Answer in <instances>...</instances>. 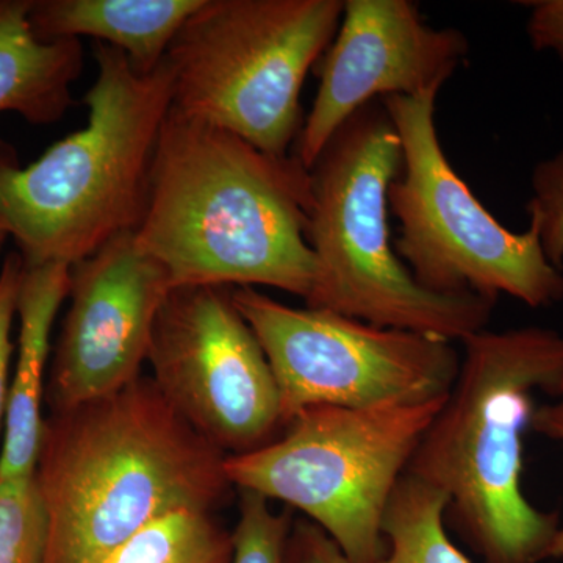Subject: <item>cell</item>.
<instances>
[{
    "label": "cell",
    "mask_w": 563,
    "mask_h": 563,
    "mask_svg": "<svg viewBox=\"0 0 563 563\" xmlns=\"http://www.w3.org/2000/svg\"><path fill=\"white\" fill-rule=\"evenodd\" d=\"M448 396L366 409L309 407L272 443L228 455L225 474L239 490L301 510L351 563H380L393 493Z\"/></svg>",
    "instance_id": "7"
},
{
    "label": "cell",
    "mask_w": 563,
    "mask_h": 563,
    "mask_svg": "<svg viewBox=\"0 0 563 563\" xmlns=\"http://www.w3.org/2000/svg\"><path fill=\"white\" fill-rule=\"evenodd\" d=\"M203 0H33L31 22L41 40L91 36L128 55L140 74L165 62L181 25Z\"/></svg>",
    "instance_id": "14"
},
{
    "label": "cell",
    "mask_w": 563,
    "mask_h": 563,
    "mask_svg": "<svg viewBox=\"0 0 563 563\" xmlns=\"http://www.w3.org/2000/svg\"><path fill=\"white\" fill-rule=\"evenodd\" d=\"M24 269L25 263L20 252H11L0 266V439H3L10 395V363L13 355L11 328L18 314V299H20ZM0 446H2V440H0Z\"/></svg>",
    "instance_id": "21"
},
{
    "label": "cell",
    "mask_w": 563,
    "mask_h": 563,
    "mask_svg": "<svg viewBox=\"0 0 563 563\" xmlns=\"http://www.w3.org/2000/svg\"><path fill=\"white\" fill-rule=\"evenodd\" d=\"M439 92L380 99L402 146L388 191L399 221L396 254L440 295H507L532 309L563 301V272L548 261L537 229L504 228L448 161L435 125Z\"/></svg>",
    "instance_id": "8"
},
{
    "label": "cell",
    "mask_w": 563,
    "mask_h": 563,
    "mask_svg": "<svg viewBox=\"0 0 563 563\" xmlns=\"http://www.w3.org/2000/svg\"><path fill=\"white\" fill-rule=\"evenodd\" d=\"M9 239V233L5 232V229L0 225V250H2L3 243Z\"/></svg>",
    "instance_id": "25"
},
{
    "label": "cell",
    "mask_w": 563,
    "mask_h": 563,
    "mask_svg": "<svg viewBox=\"0 0 563 563\" xmlns=\"http://www.w3.org/2000/svg\"><path fill=\"white\" fill-rule=\"evenodd\" d=\"M232 299L272 365L284 426L309 407L446 398L457 379L461 357L448 340L295 309L252 287L233 288Z\"/></svg>",
    "instance_id": "9"
},
{
    "label": "cell",
    "mask_w": 563,
    "mask_h": 563,
    "mask_svg": "<svg viewBox=\"0 0 563 563\" xmlns=\"http://www.w3.org/2000/svg\"><path fill=\"white\" fill-rule=\"evenodd\" d=\"M343 0H203L166 54L172 113L287 157L302 131L307 73L329 49Z\"/></svg>",
    "instance_id": "6"
},
{
    "label": "cell",
    "mask_w": 563,
    "mask_h": 563,
    "mask_svg": "<svg viewBox=\"0 0 563 563\" xmlns=\"http://www.w3.org/2000/svg\"><path fill=\"white\" fill-rule=\"evenodd\" d=\"M287 563H351L329 533L313 521L301 518L292 523Z\"/></svg>",
    "instance_id": "22"
},
{
    "label": "cell",
    "mask_w": 563,
    "mask_h": 563,
    "mask_svg": "<svg viewBox=\"0 0 563 563\" xmlns=\"http://www.w3.org/2000/svg\"><path fill=\"white\" fill-rule=\"evenodd\" d=\"M172 290L168 273L140 250L135 232L70 266L69 307L47 387L52 413L101 401L140 379Z\"/></svg>",
    "instance_id": "11"
},
{
    "label": "cell",
    "mask_w": 563,
    "mask_h": 563,
    "mask_svg": "<svg viewBox=\"0 0 563 563\" xmlns=\"http://www.w3.org/2000/svg\"><path fill=\"white\" fill-rule=\"evenodd\" d=\"M468 51L465 33L431 27L410 0H344L295 157L312 168L333 133L368 103L442 90Z\"/></svg>",
    "instance_id": "12"
},
{
    "label": "cell",
    "mask_w": 563,
    "mask_h": 563,
    "mask_svg": "<svg viewBox=\"0 0 563 563\" xmlns=\"http://www.w3.org/2000/svg\"><path fill=\"white\" fill-rule=\"evenodd\" d=\"M47 518L35 476L0 483V563H44Z\"/></svg>",
    "instance_id": "18"
},
{
    "label": "cell",
    "mask_w": 563,
    "mask_h": 563,
    "mask_svg": "<svg viewBox=\"0 0 563 563\" xmlns=\"http://www.w3.org/2000/svg\"><path fill=\"white\" fill-rule=\"evenodd\" d=\"M232 290L173 288L147 355L166 401L225 455L258 450L285 428L272 365Z\"/></svg>",
    "instance_id": "10"
},
{
    "label": "cell",
    "mask_w": 563,
    "mask_h": 563,
    "mask_svg": "<svg viewBox=\"0 0 563 563\" xmlns=\"http://www.w3.org/2000/svg\"><path fill=\"white\" fill-rule=\"evenodd\" d=\"M225 457L152 377L52 413L35 470L47 518L44 563H102L162 515L218 509L232 488Z\"/></svg>",
    "instance_id": "2"
},
{
    "label": "cell",
    "mask_w": 563,
    "mask_h": 563,
    "mask_svg": "<svg viewBox=\"0 0 563 563\" xmlns=\"http://www.w3.org/2000/svg\"><path fill=\"white\" fill-rule=\"evenodd\" d=\"M526 210L548 261L563 272V150L536 166Z\"/></svg>",
    "instance_id": "20"
},
{
    "label": "cell",
    "mask_w": 563,
    "mask_h": 563,
    "mask_svg": "<svg viewBox=\"0 0 563 563\" xmlns=\"http://www.w3.org/2000/svg\"><path fill=\"white\" fill-rule=\"evenodd\" d=\"M310 172L169 111L152 161L136 244L180 287L265 285L306 301L317 261L309 240Z\"/></svg>",
    "instance_id": "1"
},
{
    "label": "cell",
    "mask_w": 563,
    "mask_h": 563,
    "mask_svg": "<svg viewBox=\"0 0 563 563\" xmlns=\"http://www.w3.org/2000/svg\"><path fill=\"white\" fill-rule=\"evenodd\" d=\"M70 266L25 265L18 317L20 342L11 373L9 406L0 446V483L31 479L38 463L46 395V366L55 318L69 292Z\"/></svg>",
    "instance_id": "13"
},
{
    "label": "cell",
    "mask_w": 563,
    "mask_h": 563,
    "mask_svg": "<svg viewBox=\"0 0 563 563\" xmlns=\"http://www.w3.org/2000/svg\"><path fill=\"white\" fill-rule=\"evenodd\" d=\"M32 3L0 0V113L47 125L73 106L70 85L84 69V47L80 40H41L32 27Z\"/></svg>",
    "instance_id": "15"
},
{
    "label": "cell",
    "mask_w": 563,
    "mask_h": 563,
    "mask_svg": "<svg viewBox=\"0 0 563 563\" xmlns=\"http://www.w3.org/2000/svg\"><path fill=\"white\" fill-rule=\"evenodd\" d=\"M446 509L442 492L404 474L385 512L380 563H472L448 536Z\"/></svg>",
    "instance_id": "16"
},
{
    "label": "cell",
    "mask_w": 563,
    "mask_h": 563,
    "mask_svg": "<svg viewBox=\"0 0 563 563\" xmlns=\"http://www.w3.org/2000/svg\"><path fill=\"white\" fill-rule=\"evenodd\" d=\"M462 343L453 390L406 473L446 496V523L483 563H542L562 525L521 488L523 435L536 396H563V335L484 329Z\"/></svg>",
    "instance_id": "3"
},
{
    "label": "cell",
    "mask_w": 563,
    "mask_h": 563,
    "mask_svg": "<svg viewBox=\"0 0 563 563\" xmlns=\"http://www.w3.org/2000/svg\"><path fill=\"white\" fill-rule=\"evenodd\" d=\"M95 60L84 129L29 166L0 141V225L25 265L73 266L143 221L155 147L172 111V70L165 58L154 73H136L124 52L103 43Z\"/></svg>",
    "instance_id": "4"
},
{
    "label": "cell",
    "mask_w": 563,
    "mask_h": 563,
    "mask_svg": "<svg viewBox=\"0 0 563 563\" xmlns=\"http://www.w3.org/2000/svg\"><path fill=\"white\" fill-rule=\"evenodd\" d=\"M402 169V146L383 102L344 122L310 172L307 240L317 261L306 306L463 342L484 331L496 301L422 288L391 243L388 191Z\"/></svg>",
    "instance_id": "5"
},
{
    "label": "cell",
    "mask_w": 563,
    "mask_h": 563,
    "mask_svg": "<svg viewBox=\"0 0 563 563\" xmlns=\"http://www.w3.org/2000/svg\"><path fill=\"white\" fill-rule=\"evenodd\" d=\"M232 533L213 510L179 509L155 518L102 563H231Z\"/></svg>",
    "instance_id": "17"
},
{
    "label": "cell",
    "mask_w": 563,
    "mask_h": 563,
    "mask_svg": "<svg viewBox=\"0 0 563 563\" xmlns=\"http://www.w3.org/2000/svg\"><path fill=\"white\" fill-rule=\"evenodd\" d=\"M531 10L528 36L536 51H553L563 63V0L521 2Z\"/></svg>",
    "instance_id": "23"
},
{
    "label": "cell",
    "mask_w": 563,
    "mask_h": 563,
    "mask_svg": "<svg viewBox=\"0 0 563 563\" xmlns=\"http://www.w3.org/2000/svg\"><path fill=\"white\" fill-rule=\"evenodd\" d=\"M531 429L539 435L563 443V396L537 407L532 415ZM548 559H563V526L555 533Z\"/></svg>",
    "instance_id": "24"
},
{
    "label": "cell",
    "mask_w": 563,
    "mask_h": 563,
    "mask_svg": "<svg viewBox=\"0 0 563 563\" xmlns=\"http://www.w3.org/2000/svg\"><path fill=\"white\" fill-rule=\"evenodd\" d=\"M240 518L232 532L231 563H287L292 510L276 514L269 499L258 493L240 490Z\"/></svg>",
    "instance_id": "19"
}]
</instances>
